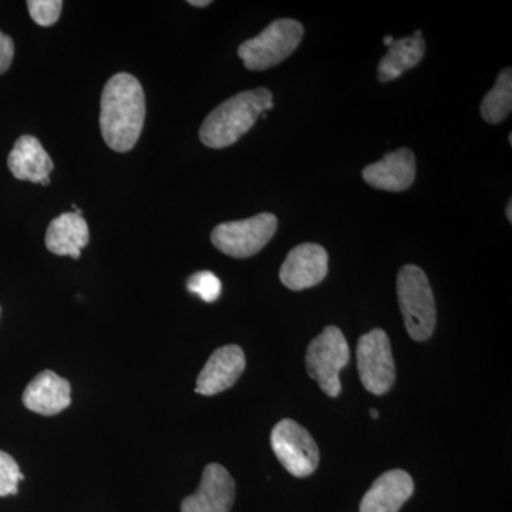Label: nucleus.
Instances as JSON below:
<instances>
[{"label":"nucleus","mask_w":512,"mask_h":512,"mask_svg":"<svg viewBox=\"0 0 512 512\" xmlns=\"http://www.w3.org/2000/svg\"><path fill=\"white\" fill-rule=\"evenodd\" d=\"M188 291L200 296L202 301L212 303L218 301L222 292V284L217 275L210 271H201L191 275L187 281Z\"/></svg>","instance_id":"obj_19"},{"label":"nucleus","mask_w":512,"mask_h":512,"mask_svg":"<svg viewBox=\"0 0 512 512\" xmlns=\"http://www.w3.org/2000/svg\"><path fill=\"white\" fill-rule=\"evenodd\" d=\"M370 416H372V419H377V417H379V412H377L375 409H372L370 410Z\"/></svg>","instance_id":"obj_26"},{"label":"nucleus","mask_w":512,"mask_h":512,"mask_svg":"<svg viewBox=\"0 0 512 512\" xmlns=\"http://www.w3.org/2000/svg\"><path fill=\"white\" fill-rule=\"evenodd\" d=\"M274 107V96L265 87L235 94L212 110L200 128L204 146L225 148L247 134L265 111Z\"/></svg>","instance_id":"obj_2"},{"label":"nucleus","mask_w":512,"mask_h":512,"mask_svg":"<svg viewBox=\"0 0 512 512\" xmlns=\"http://www.w3.org/2000/svg\"><path fill=\"white\" fill-rule=\"evenodd\" d=\"M303 32L305 30L298 20H275L254 39L242 43L238 49V56L248 70L261 72L271 69L276 64L284 62L286 57L298 49Z\"/></svg>","instance_id":"obj_4"},{"label":"nucleus","mask_w":512,"mask_h":512,"mask_svg":"<svg viewBox=\"0 0 512 512\" xmlns=\"http://www.w3.org/2000/svg\"><path fill=\"white\" fill-rule=\"evenodd\" d=\"M13 56H15V43L12 37L0 32V74L9 69Z\"/></svg>","instance_id":"obj_22"},{"label":"nucleus","mask_w":512,"mask_h":512,"mask_svg":"<svg viewBox=\"0 0 512 512\" xmlns=\"http://www.w3.org/2000/svg\"><path fill=\"white\" fill-rule=\"evenodd\" d=\"M276 458L295 477H308L319 464V448L309 431L291 419L279 421L271 433Z\"/></svg>","instance_id":"obj_8"},{"label":"nucleus","mask_w":512,"mask_h":512,"mask_svg":"<svg viewBox=\"0 0 512 512\" xmlns=\"http://www.w3.org/2000/svg\"><path fill=\"white\" fill-rule=\"evenodd\" d=\"M357 369L367 392L382 396L396 379L392 346L383 329H373L357 342Z\"/></svg>","instance_id":"obj_7"},{"label":"nucleus","mask_w":512,"mask_h":512,"mask_svg":"<svg viewBox=\"0 0 512 512\" xmlns=\"http://www.w3.org/2000/svg\"><path fill=\"white\" fill-rule=\"evenodd\" d=\"M363 178L376 190L400 192L412 187L416 178V157L409 148L386 154L382 160L367 165Z\"/></svg>","instance_id":"obj_12"},{"label":"nucleus","mask_w":512,"mask_h":512,"mask_svg":"<svg viewBox=\"0 0 512 512\" xmlns=\"http://www.w3.org/2000/svg\"><path fill=\"white\" fill-rule=\"evenodd\" d=\"M62 0H29L28 9L33 22L43 28L55 25L62 13Z\"/></svg>","instance_id":"obj_21"},{"label":"nucleus","mask_w":512,"mask_h":512,"mask_svg":"<svg viewBox=\"0 0 512 512\" xmlns=\"http://www.w3.org/2000/svg\"><path fill=\"white\" fill-rule=\"evenodd\" d=\"M23 478L15 458L0 451V497L18 494V484Z\"/></svg>","instance_id":"obj_20"},{"label":"nucleus","mask_w":512,"mask_h":512,"mask_svg":"<svg viewBox=\"0 0 512 512\" xmlns=\"http://www.w3.org/2000/svg\"><path fill=\"white\" fill-rule=\"evenodd\" d=\"M244 350L237 345L222 346L212 353L197 379L195 392L202 396H214L231 389L244 373Z\"/></svg>","instance_id":"obj_11"},{"label":"nucleus","mask_w":512,"mask_h":512,"mask_svg":"<svg viewBox=\"0 0 512 512\" xmlns=\"http://www.w3.org/2000/svg\"><path fill=\"white\" fill-rule=\"evenodd\" d=\"M278 218L264 212L248 220L224 222L214 228L211 241L222 254L244 259L254 256L274 237Z\"/></svg>","instance_id":"obj_6"},{"label":"nucleus","mask_w":512,"mask_h":512,"mask_svg":"<svg viewBox=\"0 0 512 512\" xmlns=\"http://www.w3.org/2000/svg\"><path fill=\"white\" fill-rule=\"evenodd\" d=\"M507 217H508V221H512V201L508 202V205H507Z\"/></svg>","instance_id":"obj_25"},{"label":"nucleus","mask_w":512,"mask_h":512,"mask_svg":"<svg viewBox=\"0 0 512 512\" xmlns=\"http://www.w3.org/2000/svg\"><path fill=\"white\" fill-rule=\"evenodd\" d=\"M512 110V70L504 69L493 89L481 103V116L490 124H498L510 116Z\"/></svg>","instance_id":"obj_18"},{"label":"nucleus","mask_w":512,"mask_h":512,"mask_svg":"<svg viewBox=\"0 0 512 512\" xmlns=\"http://www.w3.org/2000/svg\"><path fill=\"white\" fill-rule=\"evenodd\" d=\"M328 259V252L318 244L298 245L286 256L279 278L291 291L313 288L328 275Z\"/></svg>","instance_id":"obj_9"},{"label":"nucleus","mask_w":512,"mask_h":512,"mask_svg":"<svg viewBox=\"0 0 512 512\" xmlns=\"http://www.w3.org/2000/svg\"><path fill=\"white\" fill-rule=\"evenodd\" d=\"M235 500V481L227 468L208 464L197 493L184 498L181 512H229Z\"/></svg>","instance_id":"obj_10"},{"label":"nucleus","mask_w":512,"mask_h":512,"mask_svg":"<svg viewBox=\"0 0 512 512\" xmlns=\"http://www.w3.org/2000/svg\"><path fill=\"white\" fill-rule=\"evenodd\" d=\"M146 120L143 86L128 73H117L101 94L100 128L107 146L127 153L136 146Z\"/></svg>","instance_id":"obj_1"},{"label":"nucleus","mask_w":512,"mask_h":512,"mask_svg":"<svg viewBox=\"0 0 512 512\" xmlns=\"http://www.w3.org/2000/svg\"><path fill=\"white\" fill-rule=\"evenodd\" d=\"M393 42H394L393 36H386V37H384V40H383L384 45L390 47V46L393 45Z\"/></svg>","instance_id":"obj_24"},{"label":"nucleus","mask_w":512,"mask_h":512,"mask_svg":"<svg viewBox=\"0 0 512 512\" xmlns=\"http://www.w3.org/2000/svg\"><path fill=\"white\" fill-rule=\"evenodd\" d=\"M397 296L404 325L417 342L430 339L436 328L437 311L427 275L416 265H406L397 276Z\"/></svg>","instance_id":"obj_3"},{"label":"nucleus","mask_w":512,"mask_h":512,"mask_svg":"<svg viewBox=\"0 0 512 512\" xmlns=\"http://www.w3.org/2000/svg\"><path fill=\"white\" fill-rule=\"evenodd\" d=\"M191 6H195V8H205V6H210V0H190Z\"/></svg>","instance_id":"obj_23"},{"label":"nucleus","mask_w":512,"mask_h":512,"mask_svg":"<svg viewBox=\"0 0 512 512\" xmlns=\"http://www.w3.org/2000/svg\"><path fill=\"white\" fill-rule=\"evenodd\" d=\"M89 239V227L84 218L74 212H66L50 222L46 232V248L52 254L79 259Z\"/></svg>","instance_id":"obj_16"},{"label":"nucleus","mask_w":512,"mask_h":512,"mask_svg":"<svg viewBox=\"0 0 512 512\" xmlns=\"http://www.w3.org/2000/svg\"><path fill=\"white\" fill-rule=\"evenodd\" d=\"M349 359V345L342 330L328 326L309 343L306 369L309 376L319 383L323 393L338 397L342 392L339 373L348 365Z\"/></svg>","instance_id":"obj_5"},{"label":"nucleus","mask_w":512,"mask_h":512,"mask_svg":"<svg viewBox=\"0 0 512 512\" xmlns=\"http://www.w3.org/2000/svg\"><path fill=\"white\" fill-rule=\"evenodd\" d=\"M22 400L30 412L56 416L72 403V387L52 370H43L28 384Z\"/></svg>","instance_id":"obj_13"},{"label":"nucleus","mask_w":512,"mask_h":512,"mask_svg":"<svg viewBox=\"0 0 512 512\" xmlns=\"http://www.w3.org/2000/svg\"><path fill=\"white\" fill-rule=\"evenodd\" d=\"M426 52L423 36H410L394 40L389 52L380 60L379 82L387 83L402 76L404 72L417 66Z\"/></svg>","instance_id":"obj_17"},{"label":"nucleus","mask_w":512,"mask_h":512,"mask_svg":"<svg viewBox=\"0 0 512 512\" xmlns=\"http://www.w3.org/2000/svg\"><path fill=\"white\" fill-rule=\"evenodd\" d=\"M8 167L18 180L42 184L52 173L53 161L36 137L22 136L10 151Z\"/></svg>","instance_id":"obj_15"},{"label":"nucleus","mask_w":512,"mask_h":512,"mask_svg":"<svg viewBox=\"0 0 512 512\" xmlns=\"http://www.w3.org/2000/svg\"><path fill=\"white\" fill-rule=\"evenodd\" d=\"M413 478L403 470H392L382 474L360 503V512H399L412 497Z\"/></svg>","instance_id":"obj_14"}]
</instances>
